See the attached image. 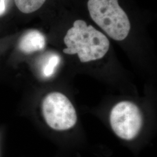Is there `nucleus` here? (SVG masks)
<instances>
[{"label":"nucleus","mask_w":157,"mask_h":157,"mask_svg":"<svg viewBox=\"0 0 157 157\" xmlns=\"http://www.w3.org/2000/svg\"><path fill=\"white\" fill-rule=\"evenodd\" d=\"M63 41L67 48L63 52L69 55L78 54L82 62L100 59L109 48V41L107 37L80 19L74 22L73 26L67 30Z\"/></svg>","instance_id":"obj_1"},{"label":"nucleus","mask_w":157,"mask_h":157,"mask_svg":"<svg viewBox=\"0 0 157 157\" xmlns=\"http://www.w3.org/2000/svg\"><path fill=\"white\" fill-rule=\"evenodd\" d=\"M88 10L93 21L116 41H122L128 36L130 23L118 0H89Z\"/></svg>","instance_id":"obj_2"},{"label":"nucleus","mask_w":157,"mask_h":157,"mask_svg":"<svg viewBox=\"0 0 157 157\" xmlns=\"http://www.w3.org/2000/svg\"><path fill=\"white\" fill-rule=\"evenodd\" d=\"M60 62V57L58 55H52L48 58L43 68V75L45 78H49L54 73L56 69Z\"/></svg>","instance_id":"obj_7"},{"label":"nucleus","mask_w":157,"mask_h":157,"mask_svg":"<svg viewBox=\"0 0 157 157\" xmlns=\"http://www.w3.org/2000/svg\"><path fill=\"white\" fill-rule=\"evenodd\" d=\"M6 5L5 0H0V16L6 11Z\"/></svg>","instance_id":"obj_8"},{"label":"nucleus","mask_w":157,"mask_h":157,"mask_svg":"<svg viewBox=\"0 0 157 157\" xmlns=\"http://www.w3.org/2000/svg\"><path fill=\"white\" fill-rule=\"evenodd\" d=\"M46 0H14L17 9L23 13H31L40 9Z\"/></svg>","instance_id":"obj_6"},{"label":"nucleus","mask_w":157,"mask_h":157,"mask_svg":"<svg viewBox=\"0 0 157 157\" xmlns=\"http://www.w3.org/2000/svg\"><path fill=\"white\" fill-rule=\"evenodd\" d=\"M113 131L119 137L130 140L140 131L143 118L136 104L130 101H122L112 108L109 117Z\"/></svg>","instance_id":"obj_4"},{"label":"nucleus","mask_w":157,"mask_h":157,"mask_svg":"<svg viewBox=\"0 0 157 157\" xmlns=\"http://www.w3.org/2000/svg\"><path fill=\"white\" fill-rule=\"evenodd\" d=\"M45 45L44 36L39 30H31L24 34L19 43V50L25 54L42 50Z\"/></svg>","instance_id":"obj_5"},{"label":"nucleus","mask_w":157,"mask_h":157,"mask_svg":"<svg viewBox=\"0 0 157 157\" xmlns=\"http://www.w3.org/2000/svg\"><path fill=\"white\" fill-rule=\"evenodd\" d=\"M42 113L47 124L56 130H65L76 124L77 115L73 104L61 93L52 92L42 102Z\"/></svg>","instance_id":"obj_3"}]
</instances>
